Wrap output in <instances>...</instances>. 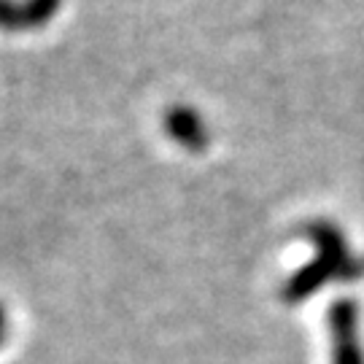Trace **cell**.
I'll return each mask as SVG.
<instances>
[{
	"mask_svg": "<svg viewBox=\"0 0 364 364\" xmlns=\"http://www.w3.org/2000/svg\"><path fill=\"white\" fill-rule=\"evenodd\" d=\"M305 235L316 246V257H313L305 267H299L297 273L289 278L284 289H281V299L289 305H299L302 299L313 297L316 291L329 284H356L364 278V257H356L348 240L338 224L326 219H316L305 227Z\"/></svg>",
	"mask_w": 364,
	"mask_h": 364,
	"instance_id": "1",
	"label": "cell"
},
{
	"mask_svg": "<svg viewBox=\"0 0 364 364\" xmlns=\"http://www.w3.org/2000/svg\"><path fill=\"white\" fill-rule=\"evenodd\" d=\"M359 302L340 297L326 313L332 338V364H364L362 332H359Z\"/></svg>",
	"mask_w": 364,
	"mask_h": 364,
	"instance_id": "2",
	"label": "cell"
},
{
	"mask_svg": "<svg viewBox=\"0 0 364 364\" xmlns=\"http://www.w3.org/2000/svg\"><path fill=\"white\" fill-rule=\"evenodd\" d=\"M165 127L170 138L189 151H203L210 144L208 124L192 105H170L165 114Z\"/></svg>",
	"mask_w": 364,
	"mask_h": 364,
	"instance_id": "3",
	"label": "cell"
},
{
	"mask_svg": "<svg viewBox=\"0 0 364 364\" xmlns=\"http://www.w3.org/2000/svg\"><path fill=\"white\" fill-rule=\"evenodd\" d=\"M63 0H22L25 11V30H41L52 22L60 11Z\"/></svg>",
	"mask_w": 364,
	"mask_h": 364,
	"instance_id": "4",
	"label": "cell"
},
{
	"mask_svg": "<svg viewBox=\"0 0 364 364\" xmlns=\"http://www.w3.org/2000/svg\"><path fill=\"white\" fill-rule=\"evenodd\" d=\"M0 30L3 33H19V30H25L22 0H0Z\"/></svg>",
	"mask_w": 364,
	"mask_h": 364,
	"instance_id": "5",
	"label": "cell"
}]
</instances>
